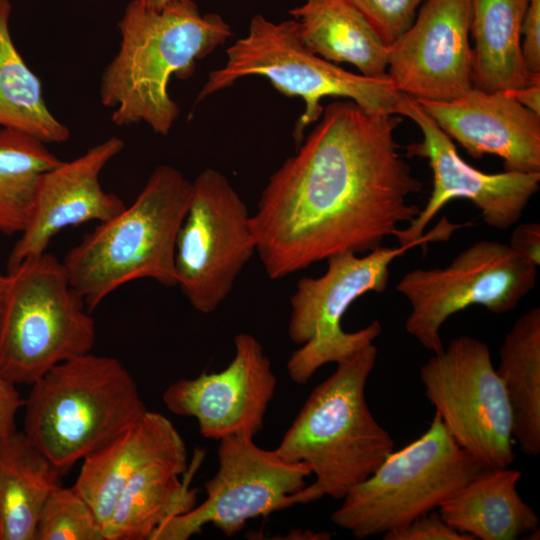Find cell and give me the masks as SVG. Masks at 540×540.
Returning <instances> with one entry per match:
<instances>
[{
	"mask_svg": "<svg viewBox=\"0 0 540 540\" xmlns=\"http://www.w3.org/2000/svg\"><path fill=\"white\" fill-rule=\"evenodd\" d=\"M396 114L348 99L323 109L318 124L270 176L251 216L256 252L272 280L343 253H367L411 223L421 191L399 152Z\"/></svg>",
	"mask_w": 540,
	"mask_h": 540,
	"instance_id": "1",
	"label": "cell"
},
{
	"mask_svg": "<svg viewBox=\"0 0 540 540\" xmlns=\"http://www.w3.org/2000/svg\"><path fill=\"white\" fill-rule=\"evenodd\" d=\"M118 28L120 46L102 72L100 101L116 126L143 123L166 136L180 115L168 91L171 77H192L232 29L218 13L202 14L195 0H171L160 10L132 0Z\"/></svg>",
	"mask_w": 540,
	"mask_h": 540,
	"instance_id": "2",
	"label": "cell"
},
{
	"mask_svg": "<svg viewBox=\"0 0 540 540\" xmlns=\"http://www.w3.org/2000/svg\"><path fill=\"white\" fill-rule=\"evenodd\" d=\"M377 354L372 343L336 363V370L311 391L274 449L286 461L305 463L315 477L288 497V507L324 496L342 499L394 450V439L366 400Z\"/></svg>",
	"mask_w": 540,
	"mask_h": 540,
	"instance_id": "3",
	"label": "cell"
},
{
	"mask_svg": "<svg viewBox=\"0 0 540 540\" xmlns=\"http://www.w3.org/2000/svg\"><path fill=\"white\" fill-rule=\"evenodd\" d=\"M192 194L177 168L158 165L134 202L98 223L65 255L72 287L92 312L121 286L152 279L176 286L175 244Z\"/></svg>",
	"mask_w": 540,
	"mask_h": 540,
	"instance_id": "4",
	"label": "cell"
},
{
	"mask_svg": "<svg viewBox=\"0 0 540 540\" xmlns=\"http://www.w3.org/2000/svg\"><path fill=\"white\" fill-rule=\"evenodd\" d=\"M23 408V433L62 473L147 411L127 368L92 351L45 373L31 385Z\"/></svg>",
	"mask_w": 540,
	"mask_h": 540,
	"instance_id": "5",
	"label": "cell"
},
{
	"mask_svg": "<svg viewBox=\"0 0 540 540\" xmlns=\"http://www.w3.org/2000/svg\"><path fill=\"white\" fill-rule=\"evenodd\" d=\"M226 55L225 65L209 72L195 103L241 78L264 77L279 93L299 97L305 103L293 130L297 147L306 128L321 117L325 97L348 99L371 112L401 116L405 94L388 76L355 74L312 53L302 44L293 18L275 23L254 15L247 35L229 46Z\"/></svg>",
	"mask_w": 540,
	"mask_h": 540,
	"instance_id": "6",
	"label": "cell"
},
{
	"mask_svg": "<svg viewBox=\"0 0 540 540\" xmlns=\"http://www.w3.org/2000/svg\"><path fill=\"white\" fill-rule=\"evenodd\" d=\"M461 224L442 218L420 239L398 247L383 245L358 256L343 252L326 259L327 270L319 277H302L290 298L288 334L300 348L287 361L290 379L306 384L328 363H338L372 344L382 332L379 320L354 332L342 328V318L359 297L382 293L389 281L391 263L407 251L429 242L448 240Z\"/></svg>",
	"mask_w": 540,
	"mask_h": 540,
	"instance_id": "7",
	"label": "cell"
},
{
	"mask_svg": "<svg viewBox=\"0 0 540 540\" xmlns=\"http://www.w3.org/2000/svg\"><path fill=\"white\" fill-rule=\"evenodd\" d=\"M0 312V371L32 385L54 366L91 352L95 322L62 261L47 251L8 271Z\"/></svg>",
	"mask_w": 540,
	"mask_h": 540,
	"instance_id": "8",
	"label": "cell"
},
{
	"mask_svg": "<svg viewBox=\"0 0 540 540\" xmlns=\"http://www.w3.org/2000/svg\"><path fill=\"white\" fill-rule=\"evenodd\" d=\"M485 468L435 413L419 438L389 453L345 494L331 521L357 539L383 535L435 510Z\"/></svg>",
	"mask_w": 540,
	"mask_h": 540,
	"instance_id": "9",
	"label": "cell"
},
{
	"mask_svg": "<svg viewBox=\"0 0 540 540\" xmlns=\"http://www.w3.org/2000/svg\"><path fill=\"white\" fill-rule=\"evenodd\" d=\"M537 268L508 244L482 240L446 267L413 269L396 284L411 306L405 330L438 353L444 348L440 331L447 319L473 305L495 314L512 311L534 289Z\"/></svg>",
	"mask_w": 540,
	"mask_h": 540,
	"instance_id": "10",
	"label": "cell"
},
{
	"mask_svg": "<svg viewBox=\"0 0 540 540\" xmlns=\"http://www.w3.org/2000/svg\"><path fill=\"white\" fill-rule=\"evenodd\" d=\"M419 376L426 398L460 447L488 468L513 464L511 410L484 341L454 338L433 353Z\"/></svg>",
	"mask_w": 540,
	"mask_h": 540,
	"instance_id": "11",
	"label": "cell"
},
{
	"mask_svg": "<svg viewBox=\"0 0 540 540\" xmlns=\"http://www.w3.org/2000/svg\"><path fill=\"white\" fill-rule=\"evenodd\" d=\"M251 216L221 172L207 168L192 181L176 237L174 268L176 286L196 311H216L256 252Z\"/></svg>",
	"mask_w": 540,
	"mask_h": 540,
	"instance_id": "12",
	"label": "cell"
},
{
	"mask_svg": "<svg viewBox=\"0 0 540 540\" xmlns=\"http://www.w3.org/2000/svg\"><path fill=\"white\" fill-rule=\"evenodd\" d=\"M253 439L247 433L220 439L218 470L204 484L206 499L168 518L149 540H187L206 524L232 537L248 520L287 508L288 497L306 486L311 470L259 447Z\"/></svg>",
	"mask_w": 540,
	"mask_h": 540,
	"instance_id": "13",
	"label": "cell"
},
{
	"mask_svg": "<svg viewBox=\"0 0 540 540\" xmlns=\"http://www.w3.org/2000/svg\"><path fill=\"white\" fill-rule=\"evenodd\" d=\"M401 116L420 128L422 140L406 147V156L426 158L433 174L431 195L417 217L395 234L399 245L417 241L435 215L453 199H467L480 210L483 221L498 230L517 224L531 198L539 191L540 172L506 171L489 174L465 162L453 140L405 94Z\"/></svg>",
	"mask_w": 540,
	"mask_h": 540,
	"instance_id": "14",
	"label": "cell"
},
{
	"mask_svg": "<svg viewBox=\"0 0 540 540\" xmlns=\"http://www.w3.org/2000/svg\"><path fill=\"white\" fill-rule=\"evenodd\" d=\"M470 0H425L389 45L387 75L416 100L450 101L472 88Z\"/></svg>",
	"mask_w": 540,
	"mask_h": 540,
	"instance_id": "15",
	"label": "cell"
},
{
	"mask_svg": "<svg viewBox=\"0 0 540 540\" xmlns=\"http://www.w3.org/2000/svg\"><path fill=\"white\" fill-rule=\"evenodd\" d=\"M234 347V357L222 371L179 379L162 395L171 413L196 419L208 439L257 435L277 386L271 362L255 336L237 334Z\"/></svg>",
	"mask_w": 540,
	"mask_h": 540,
	"instance_id": "16",
	"label": "cell"
},
{
	"mask_svg": "<svg viewBox=\"0 0 540 540\" xmlns=\"http://www.w3.org/2000/svg\"><path fill=\"white\" fill-rule=\"evenodd\" d=\"M124 145L121 138L112 136L43 174L30 218L9 254L8 271L46 252L66 227L104 222L124 209L122 199L105 191L100 182L101 172Z\"/></svg>",
	"mask_w": 540,
	"mask_h": 540,
	"instance_id": "17",
	"label": "cell"
},
{
	"mask_svg": "<svg viewBox=\"0 0 540 540\" xmlns=\"http://www.w3.org/2000/svg\"><path fill=\"white\" fill-rule=\"evenodd\" d=\"M416 102L472 157L492 154L503 160L506 171L540 172V116L506 91L472 87L450 101Z\"/></svg>",
	"mask_w": 540,
	"mask_h": 540,
	"instance_id": "18",
	"label": "cell"
},
{
	"mask_svg": "<svg viewBox=\"0 0 540 540\" xmlns=\"http://www.w3.org/2000/svg\"><path fill=\"white\" fill-rule=\"evenodd\" d=\"M82 461L73 487L104 526L119 494L136 472L156 461H187V450L172 422L161 413L147 410Z\"/></svg>",
	"mask_w": 540,
	"mask_h": 540,
	"instance_id": "19",
	"label": "cell"
},
{
	"mask_svg": "<svg viewBox=\"0 0 540 540\" xmlns=\"http://www.w3.org/2000/svg\"><path fill=\"white\" fill-rule=\"evenodd\" d=\"M522 472L485 468L445 500L438 512L457 531L480 540H516L538 527L534 509L519 495Z\"/></svg>",
	"mask_w": 540,
	"mask_h": 540,
	"instance_id": "20",
	"label": "cell"
},
{
	"mask_svg": "<svg viewBox=\"0 0 540 540\" xmlns=\"http://www.w3.org/2000/svg\"><path fill=\"white\" fill-rule=\"evenodd\" d=\"M302 44L334 63H348L360 74L387 75L389 46L348 0H306L289 10Z\"/></svg>",
	"mask_w": 540,
	"mask_h": 540,
	"instance_id": "21",
	"label": "cell"
},
{
	"mask_svg": "<svg viewBox=\"0 0 540 540\" xmlns=\"http://www.w3.org/2000/svg\"><path fill=\"white\" fill-rule=\"evenodd\" d=\"M472 87L509 91L540 80L526 69L521 30L529 0H470Z\"/></svg>",
	"mask_w": 540,
	"mask_h": 540,
	"instance_id": "22",
	"label": "cell"
},
{
	"mask_svg": "<svg viewBox=\"0 0 540 540\" xmlns=\"http://www.w3.org/2000/svg\"><path fill=\"white\" fill-rule=\"evenodd\" d=\"M188 461H156L136 472L103 526L105 540H149L168 518L196 505V490L181 481Z\"/></svg>",
	"mask_w": 540,
	"mask_h": 540,
	"instance_id": "23",
	"label": "cell"
},
{
	"mask_svg": "<svg viewBox=\"0 0 540 540\" xmlns=\"http://www.w3.org/2000/svg\"><path fill=\"white\" fill-rule=\"evenodd\" d=\"M62 474L23 431L0 443V540H35L43 506Z\"/></svg>",
	"mask_w": 540,
	"mask_h": 540,
	"instance_id": "24",
	"label": "cell"
},
{
	"mask_svg": "<svg viewBox=\"0 0 540 540\" xmlns=\"http://www.w3.org/2000/svg\"><path fill=\"white\" fill-rule=\"evenodd\" d=\"M512 415L513 439L523 453H540V308L520 315L505 334L496 369Z\"/></svg>",
	"mask_w": 540,
	"mask_h": 540,
	"instance_id": "25",
	"label": "cell"
},
{
	"mask_svg": "<svg viewBox=\"0 0 540 540\" xmlns=\"http://www.w3.org/2000/svg\"><path fill=\"white\" fill-rule=\"evenodd\" d=\"M9 0H0V127L45 144L64 143L70 130L49 110L41 82L17 50L9 29Z\"/></svg>",
	"mask_w": 540,
	"mask_h": 540,
	"instance_id": "26",
	"label": "cell"
},
{
	"mask_svg": "<svg viewBox=\"0 0 540 540\" xmlns=\"http://www.w3.org/2000/svg\"><path fill=\"white\" fill-rule=\"evenodd\" d=\"M62 162L46 144L25 133L0 127V232L25 228L44 173Z\"/></svg>",
	"mask_w": 540,
	"mask_h": 540,
	"instance_id": "27",
	"label": "cell"
},
{
	"mask_svg": "<svg viewBox=\"0 0 540 540\" xmlns=\"http://www.w3.org/2000/svg\"><path fill=\"white\" fill-rule=\"evenodd\" d=\"M35 540H105L103 526L72 487L58 486L41 511Z\"/></svg>",
	"mask_w": 540,
	"mask_h": 540,
	"instance_id": "28",
	"label": "cell"
},
{
	"mask_svg": "<svg viewBox=\"0 0 540 540\" xmlns=\"http://www.w3.org/2000/svg\"><path fill=\"white\" fill-rule=\"evenodd\" d=\"M386 45H391L414 22L425 0H348Z\"/></svg>",
	"mask_w": 540,
	"mask_h": 540,
	"instance_id": "29",
	"label": "cell"
},
{
	"mask_svg": "<svg viewBox=\"0 0 540 540\" xmlns=\"http://www.w3.org/2000/svg\"><path fill=\"white\" fill-rule=\"evenodd\" d=\"M384 540H474L446 523L432 510L382 535Z\"/></svg>",
	"mask_w": 540,
	"mask_h": 540,
	"instance_id": "30",
	"label": "cell"
},
{
	"mask_svg": "<svg viewBox=\"0 0 540 540\" xmlns=\"http://www.w3.org/2000/svg\"><path fill=\"white\" fill-rule=\"evenodd\" d=\"M521 50L526 69L540 75V0H529L521 30Z\"/></svg>",
	"mask_w": 540,
	"mask_h": 540,
	"instance_id": "31",
	"label": "cell"
},
{
	"mask_svg": "<svg viewBox=\"0 0 540 540\" xmlns=\"http://www.w3.org/2000/svg\"><path fill=\"white\" fill-rule=\"evenodd\" d=\"M24 404L16 384L0 371V443L17 431L16 416Z\"/></svg>",
	"mask_w": 540,
	"mask_h": 540,
	"instance_id": "32",
	"label": "cell"
},
{
	"mask_svg": "<svg viewBox=\"0 0 540 540\" xmlns=\"http://www.w3.org/2000/svg\"><path fill=\"white\" fill-rule=\"evenodd\" d=\"M508 245L519 257L538 267L540 265V223L518 224L513 229Z\"/></svg>",
	"mask_w": 540,
	"mask_h": 540,
	"instance_id": "33",
	"label": "cell"
},
{
	"mask_svg": "<svg viewBox=\"0 0 540 540\" xmlns=\"http://www.w3.org/2000/svg\"><path fill=\"white\" fill-rule=\"evenodd\" d=\"M506 92L525 108L540 116V80Z\"/></svg>",
	"mask_w": 540,
	"mask_h": 540,
	"instance_id": "34",
	"label": "cell"
},
{
	"mask_svg": "<svg viewBox=\"0 0 540 540\" xmlns=\"http://www.w3.org/2000/svg\"><path fill=\"white\" fill-rule=\"evenodd\" d=\"M9 284V276L3 275L0 273V312L6 297L7 289Z\"/></svg>",
	"mask_w": 540,
	"mask_h": 540,
	"instance_id": "35",
	"label": "cell"
},
{
	"mask_svg": "<svg viewBox=\"0 0 540 540\" xmlns=\"http://www.w3.org/2000/svg\"><path fill=\"white\" fill-rule=\"evenodd\" d=\"M144 6L154 9V10H160L162 9L168 2L171 0H139Z\"/></svg>",
	"mask_w": 540,
	"mask_h": 540,
	"instance_id": "36",
	"label": "cell"
}]
</instances>
